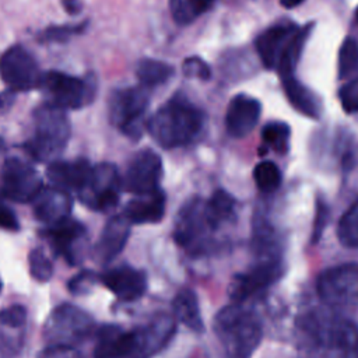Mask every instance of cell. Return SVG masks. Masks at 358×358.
<instances>
[{
  "mask_svg": "<svg viewBox=\"0 0 358 358\" xmlns=\"http://www.w3.org/2000/svg\"><path fill=\"white\" fill-rule=\"evenodd\" d=\"M206 116L186 96L175 95L166 101L147 122V130L162 148L187 145L201 133Z\"/></svg>",
  "mask_w": 358,
  "mask_h": 358,
  "instance_id": "cell-1",
  "label": "cell"
},
{
  "mask_svg": "<svg viewBox=\"0 0 358 358\" xmlns=\"http://www.w3.org/2000/svg\"><path fill=\"white\" fill-rule=\"evenodd\" d=\"M301 329L323 358H358V327L348 319L312 310L301 319Z\"/></svg>",
  "mask_w": 358,
  "mask_h": 358,
  "instance_id": "cell-2",
  "label": "cell"
},
{
  "mask_svg": "<svg viewBox=\"0 0 358 358\" xmlns=\"http://www.w3.org/2000/svg\"><path fill=\"white\" fill-rule=\"evenodd\" d=\"M214 333L231 358H250L262 341L259 316L235 302L224 306L213 320Z\"/></svg>",
  "mask_w": 358,
  "mask_h": 358,
  "instance_id": "cell-3",
  "label": "cell"
},
{
  "mask_svg": "<svg viewBox=\"0 0 358 358\" xmlns=\"http://www.w3.org/2000/svg\"><path fill=\"white\" fill-rule=\"evenodd\" d=\"M70 131L64 109L45 102L34 110V131L24 147L35 161L52 162L66 148Z\"/></svg>",
  "mask_w": 358,
  "mask_h": 358,
  "instance_id": "cell-4",
  "label": "cell"
},
{
  "mask_svg": "<svg viewBox=\"0 0 358 358\" xmlns=\"http://www.w3.org/2000/svg\"><path fill=\"white\" fill-rule=\"evenodd\" d=\"M312 25H275L256 39V50L262 63L270 70L294 69L301 57Z\"/></svg>",
  "mask_w": 358,
  "mask_h": 358,
  "instance_id": "cell-5",
  "label": "cell"
},
{
  "mask_svg": "<svg viewBox=\"0 0 358 358\" xmlns=\"http://www.w3.org/2000/svg\"><path fill=\"white\" fill-rule=\"evenodd\" d=\"M218 228L213 224L207 208L206 199L193 197L179 210L175 225V242L190 253H204L214 245V234Z\"/></svg>",
  "mask_w": 358,
  "mask_h": 358,
  "instance_id": "cell-6",
  "label": "cell"
},
{
  "mask_svg": "<svg viewBox=\"0 0 358 358\" xmlns=\"http://www.w3.org/2000/svg\"><path fill=\"white\" fill-rule=\"evenodd\" d=\"M38 88L45 94L46 102L62 109H78L90 105L96 94L94 76L74 77L62 71L42 73Z\"/></svg>",
  "mask_w": 358,
  "mask_h": 358,
  "instance_id": "cell-7",
  "label": "cell"
},
{
  "mask_svg": "<svg viewBox=\"0 0 358 358\" xmlns=\"http://www.w3.org/2000/svg\"><path fill=\"white\" fill-rule=\"evenodd\" d=\"M95 323L91 315L71 303L56 306L43 326V337L49 344L76 347L84 343L94 331Z\"/></svg>",
  "mask_w": 358,
  "mask_h": 358,
  "instance_id": "cell-8",
  "label": "cell"
},
{
  "mask_svg": "<svg viewBox=\"0 0 358 358\" xmlns=\"http://www.w3.org/2000/svg\"><path fill=\"white\" fill-rule=\"evenodd\" d=\"M150 94L143 87H127L112 92L109 98L110 123L130 138H138L144 127Z\"/></svg>",
  "mask_w": 358,
  "mask_h": 358,
  "instance_id": "cell-9",
  "label": "cell"
},
{
  "mask_svg": "<svg viewBox=\"0 0 358 358\" xmlns=\"http://www.w3.org/2000/svg\"><path fill=\"white\" fill-rule=\"evenodd\" d=\"M316 291L327 306H358V263H344L326 268L317 277Z\"/></svg>",
  "mask_w": 358,
  "mask_h": 358,
  "instance_id": "cell-10",
  "label": "cell"
},
{
  "mask_svg": "<svg viewBox=\"0 0 358 358\" xmlns=\"http://www.w3.org/2000/svg\"><path fill=\"white\" fill-rule=\"evenodd\" d=\"M122 189V178L116 166L109 162H102L92 166L87 182L77 193L85 207L106 213L116 207Z\"/></svg>",
  "mask_w": 358,
  "mask_h": 358,
  "instance_id": "cell-11",
  "label": "cell"
},
{
  "mask_svg": "<svg viewBox=\"0 0 358 358\" xmlns=\"http://www.w3.org/2000/svg\"><path fill=\"white\" fill-rule=\"evenodd\" d=\"M282 275V264L275 252L259 253V260L253 267L232 277L228 294L234 302H243L260 294Z\"/></svg>",
  "mask_w": 358,
  "mask_h": 358,
  "instance_id": "cell-12",
  "label": "cell"
},
{
  "mask_svg": "<svg viewBox=\"0 0 358 358\" xmlns=\"http://www.w3.org/2000/svg\"><path fill=\"white\" fill-rule=\"evenodd\" d=\"M43 187L36 169L18 157L4 159L0 169V190L15 203H29Z\"/></svg>",
  "mask_w": 358,
  "mask_h": 358,
  "instance_id": "cell-13",
  "label": "cell"
},
{
  "mask_svg": "<svg viewBox=\"0 0 358 358\" xmlns=\"http://www.w3.org/2000/svg\"><path fill=\"white\" fill-rule=\"evenodd\" d=\"M0 76L11 91H29L39 85L42 73L34 56L15 45L0 56Z\"/></svg>",
  "mask_w": 358,
  "mask_h": 358,
  "instance_id": "cell-14",
  "label": "cell"
},
{
  "mask_svg": "<svg viewBox=\"0 0 358 358\" xmlns=\"http://www.w3.org/2000/svg\"><path fill=\"white\" fill-rule=\"evenodd\" d=\"M161 178V157L155 151L144 148L136 152L129 161L122 178V187L134 196L145 194L159 189Z\"/></svg>",
  "mask_w": 358,
  "mask_h": 358,
  "instance_id": "cell-15",
  "label": "cell"
},
{
  "mask_svg": "<svg viewBox=\"0 0 358 358\" xmlns=\"http://www.w3.org/2000/svg\"><path fill=\"white\" fill-rule=\"evenodd\" d=\"M43 235L55 255L63 257L70 266H76L84 259L88 234L85 225L80 221L67 217L56 224L46 225Z\"/></svg>",
  "mask_w": 358,
  "mask_h": 358,
  "instance_id": "cell-16",
  "label": "cell"
},
{
  "mask_svg": "<svg viewBox=\"0 0 358 358\" xmlns=\"http://www.w3.org/2000/svg\"><path fill=\"white\" fill-rule=\"evenodd\" d=\"M175 319L166 313H158L145 324L133 330V358H150L159 352L175 334Z\"/></svg>",
  "mask_w": 358,
  "mask_h": 358,
  "instance_id": "cell-17",
  "label": "cell"
},
{
  "mask_svg": "<svg viewBox=\"0 0 358 358\" xmlns=\"http://www.w3.org/2000/svg\"><path fill=\"white\" fill-rule=\"evenodd\" d=\"M102 284L120 301L133 302L147 291V275L144 271L123 264L112 267L101 274Z\"/></svg>",
  "mask_w": 358,
  "mask_h": 358,
  "instance_id": "cell-18",
  "label": "cell"
},
{
  "mask_svg": "<svg viewBox=\"0 0 358 358\" xmlns=\"http://www.w3.org/2000/svg\"><path fill=\"white\" fill-rule=\"evenodd\" d=\"M262 113V103L246 94L235 95L227 108L225 127L235 138L246 137L257 124Z\"/></svg>",
  "mask_w": 358,
  "mask_h": 358,
  "instance_id": "cell-19",
  "label": "cell"
},
{
  "mask_svg": "<svg viewBox=\"0 0 358 358\" xmlns=\"http://www.w3.org/2000/svg\"><path fill=\"white\" fill-rule=\"evenodd\" d=\"M32 204L35 218L46 225H52L70 215L73 200L67 190L52 185L42 187L32 200Z\"/></svg>",
  "mask_w": 358,
  "mask_h": 358,
  "instance_id": "cell-20",
  "label": "cell"
},
{
  "mask_svg": "<svg viewBox=\"0 0 358 358\" xmlns=\"http://www.w3.org/2000/svg\"><path fill=\"white\" fill-rule=\"evenodd\" d=\"M133 347V330L126 331L117 324H103L95 330L94 358L131 357Z\"/></svg>",
  "mask_w": 358,
  "mask_h": 358,
  "instance_id": "cell-21",
  "label": "cell"
},
{
  "mask_svg": "<svg viewBox=\"0 0 358 358\" xmlns=\"http://www.w3.org/2000/svg\"><path fill=\"white\" fill-rule=\"evenodd\" d=\"M92 165L85 158L76 159H55L49 162L46 176L53 186L64 190H80L87 182Z\"/></svg>",
  "mask_w": 358,
  "mask_h": 358,
  "instance_id": "cell-22",
  "label": "cell"
},
{
  "mask_svg": "<svg viewBox=\"0 0 358 358\" xmlns=\"http://www.w3.org/2000/svg\"><path fill=\"white\" fill-rule=\"evenodd\" d=\"M130 225L123 214L108 220L94 250L98 262L109 263L123 250L130 235Z\"/></svg>",
  "mask_w": 358,
  "mask_h": 358,
  "instance_id": "cell-23",
  "label": "cell"
},
{
  "mask_svg": "<svg viewBox=\"0 0 358 358\" xmlns=\"http://www.w3.org/2000/svg\"><path fill=\"white\" fill-rule=\"evenodd\" d=\"M165 203L166 199L161 189L137 194L126 204L123 215L130 224H155L159 222L165 214Z\"/></svg>",
  "mask_w": 358,
  "mask_h": 358,
  "instance_id": "cell-24",
  "label": "cell"
},
{
  "mask_svg": "<svg viewBox=\"0 0 358 358\" xmlns=\"http://www.w3.org/2000/svg\"><path fill=\"white\" fill-rule=\"evenodd\" d=\"M284 92L289 103L302 115L317 119L322 113V103L315 92H312L306 85L298 81L294 74L281 78Z\"/></svg>",
  "mask_w": 358,
  "mask_h": 358,
  "instance_id": "cell-25",
  "label": "cell"
},
{
  "mask_svg": "<svg viewBox=\"0 0 358 358\" xmlns=\"http://www.w3.org/2000/svg\"><path fill=\"white\" fill-rule=\"evenodd\" d=\"M172 309L175 319L182 322L190 330L201 331L204 329L197 295L190 288H183L175 295Z\"/></svg>",
  "mask_w": 358,
  "mask_h": 358,
  "instance_id": "cell-26",
  "label": "cell"
},
{
  "mask_svg": "<svg viewBox=\"0 0 358 358\" xmlns=\"http://www.w3.org/2000/svg\"><path fill=\"white\" fill-rule=\"evenodd\" d=\"M206 208L218 229L222 225L235 221L236 201L225 190H215L208 199H206Z\"/></svg>",
  "mask_w": 358,
  "mask_h": 358,
  "instance_id": "cell-27",
  "label": "cell"
},
{
  "mask_svg": "<svg viewBox=\"0 0 358 358\" xmlns=\"http://www.w3.org/2000/svg\"><path fill=\"white\" fill-rule=\"evenodd\" d=\"M172 74L173 67L171 64L155 59H141L136 66V76L145 88L166 83Z\"/></svg>",
  "mask_w": 358,
  "mask_h": 358,
  "instance_id": "cell-28",
  "label": "cell"
},
{
  "mask_svg": "<svg viewBox=\"0 0 358 358\" xmlns=\"http://www.w3.org/2000/svg\"><path fill=\"white\" fill-rule=\"evenodd\" d=\"M214 3L215 0H169V10L179 25H187L208 11Z\"/></svg>",
  "mask_w": 358,
  "mask_h": 358,
  "instance_id": "cell-29",
  "label": "cell"
},
{
  "mask_svg": "<svg viewBox=\"0 0 358 358\" xmlns=\"http://www.w3.org/2000/svg\"><path fill=\"white\" fill-rule=\"evenodd\" d=\"M337 238L347 248H358V199L340 217Z\"/></svg>",
  "mask_w": 358,
  "mask_h": 358,
  "instance_id": "cell-30",
  "label": "cell"
},
{
  "mask_svg": "<svg viewBox=\"0 0 358 358\" xmlns=\"http://www.w3.org/2000/svg\"><path fill=\"white\" fill-rule=\"evenodd\" d=\"M291 130L285 122H268L262 129V140L278 154L288 152Z\"/></svg>",
  "mask_w": 358,
  "mask_h": 358,
  "instance_id": "cell-31",
  "label": "cell"
},
{
  "mask_svg": "<svg viewBox=\"0 0 358 358\" xmlns=\"http://www.w3.org/2000/svg\"><path fill=\"white\" fill-rule=\"evenodd\" d=\"M253 179L260 192L273 193L280 187L282 175L274 162L262 161L253 169Z\"/></svg>",
  "mask_w": 358,
  "mask_h": 358,
  "instance_id": "cell-32",
  "label": "cell"
},
{
  "mask_svg": "<svg viewBox=\"0 0 358 358\" xmlns=\"http://www.w3.org/2000/svg\"><path fill=\"white\" fill-rule=\"evenodd\" d=\"M358 70V42L354 38H345L338 52V76L347 78Z\"/></svg>",
  "mask_w": 358,
  "mask_h": 358,
  "instance_id": "cell-33",
  "label": "cell"
},
{
  "mask_svg": "<svg viewBox=\"0 0 358 358\" xmlns=\"http://www.w3.org/2000/svg\"><path fill=\"white\" fill-rule=\"evenodd\" d=\"M29 274L39 282H46L53 275V264L41 248H35L28 255Z\"/></svg>",
  "mask_w": 358,
  "mask_h": 358,
  "instance_id": "cell-34",
  "label": "cell"
},
{
  "mask_svg": "<svg viewBox=\"0 0 358 358\" xmlns=\"http://www.w3.org/2000/svg\"><path fill=\"white\" fill-rule=\"evenodd\" d=\"M98 281V277L91 270H81L74 277H71L67 282V289L73 295H87L90 294L95 284Z\"/></svg>",
  "mask_w": 358,
  "mask_h": 358,
  "instance_id": "cell-35",
  "label": "cell"
},
{
  "mask_svg": "<svg viewBox=\"0 0 358 358\" xmlns=\"http://www.w3.org/2000/svg\"><path fill=\"white\" fill-rule=\"evenodd\" d=\"M87 27V21L80 25H62V27H49L42 32V41L46 42H64L70 36L83 32Z\"/></svg>",
  "mask_w": 358,
  "mask_h": 358,
  "instance_id": "cell-36",
  "label": "cell"
},
{
  "mask_svg": "<svg viewBox=\"0 0 358 358\" xmlns=\"http://www.w3.org/2000/svg\"><path fill=\"white\" fill-rule=\"evenodd\" d=\"M343 109L347 113L358 112V77L347 81L338 91Z\"/></svg>",
  "mask_w": 358,
  "mask_h": 358,
  "instance_id": "cell-37",
  "label": "cell"
},
{
  "mask_svg": "<svg viewBox=\"0 0 358 358\" xmlns=\"http://www.w3.org/2000/svg\"><path fill=\"white\" fill-rule=\"evenodd\" d=\"M182 70H183V74L190 78H199V80L206 81L211 77L210 66L197 56L185 59L183 64H182Z\"/></svg>",
  "mask_w": 358,
  "mask_h": 358,
  "instance_id": "cell-38",
  "label": "cell"
},
{
  "mask_svg": "<svg viewBox=\"0 0 358 358\" xmlns=\"http://www.w3.org/2000/svg\"><path fill=\"white\" fill-rule=\"evenodd\" d=\"M27 320V309L20 303L10 305L0 310V323L7 327H21Z\"/></svg>",
  "mask_w": 358,
  "mask_h": 358,
  "instance_id": "cell-39",
  "label": "cell"
},
{
  "mask_svg": "<svg viewBox=\"0 0 358 358\" xmlns=\"http://www.w3.org/2000/svg\"><path fill=\"white\" fill-rule=\"evenodd\" d=\"M38 358H84L83 354L73 345L49 344L39 352Z\"/></svg>",
  "mask_w": 358,
  "mask_h": 358,
  "instance_id": "cell-40",
  "label": "cell"
},
{
  "mask_svg": "<svg viewBox=\"0 0 358 358\" xmlns=\"http://www.w3.org/2000/svg\"><path fill=\"white\" fill-rule=\"evenodd\" d=\"M0 228L6 231H18L20 222L14 211L0 199Z\"/></svg>",
  "mask_w": 358,
  "mask_h": 358,
  "instance_id": "cell-41",
  "label": "cell"
},
{
  "mask_svg": "<svg viewBox=\"0 0 358 358\" xmlns=\"http://www.w3.org/2000/svg\"><path fill=\"white\" fill-rule=\"evenodd\" d=\"M326 215H327V208L323 203H320L317 206V215H316V224H315V234H313V239H317L322 234V228H323V222L326 220Z\"/></svg>",
  "mask_w": 358,
  "mask_h": 358,
  "instance_id": "cell-42",
  "label": "cell"
},
{
  "mask_svg": "<svg viewBox=\"0 0 358 358\" xmlns=\"http://www.w3.org/2000/svg\"><path fill=\"white\" fill-rule=\"evenodd\" d=\"M62 4L66 10V13H69L70 15H76L81 11L83 4L81 0H62Z\"/></svg>",
  "mask_w": 358,
  "mask_h": 358,
  "instance_id": "cell-43",
  "label": "cell"
},
{
  "mask_svg": "<svg viewBox=\"0 0 358 358\" xmlns=\"http://www.w3.org/2000/svg\"><path fill=\"white\" fill-rule=\"evenodd\" d=\"M13 101H14V95H13L11 90L6 91V92H1L0 94V113L7 112L11 108Z\"/></svg>",
  "mask_w": 358,
  "mask_h": 358,
  "instance_id": "cell-44",
  "label": "cell"
},
{
  "mask_svg": "<svg viewBox=\"0 0 358 358\" xmlns=\"http://www.w3.org/2000/svg\"><path fill=\"white\" fill-rule=\"evenodd\" d=\"M280 3H281V6H284L287 8H292V7H296L301 3H303V0H280Z\"/></svg>",
  "mask_w": 358,
  "mask_h": 358,
  "instance_id": "cell-45",
  "label": "cell"
},
{
  "mask_svg": "<svg viewBox=\"0 0 358 358\" xmlns=\"http://www.w3.org/2000/svg\"><path fill=\"white\" fill-rule=\"evenodd\" d=\"M4 148V143H3V140L0 138V151Z\"/></svg>",
  "mask_w": 358,
  "mask_h": 358,
  "instance_id": "cell-46",
  "label": "cell"
},
{
  "mask_svg": "<svg viewBox=\"0 0 358 358\" xmlns=\"http://www.w3.org/2000/svg\"><path fill=\"white\" fill-rule=\"evenodd\" d=\"M355 18H357V21H358V8H357V13H355Z\"/></svg>",
  "mask_w": 358,
  "mask_h": 358,
  "instance_id": "cell-47",
  "label": "cell"
},
{
  "mask_svg": "<svg viewBox=\"0 0 358 358\" xmlns=\"http://www.w3.org/2000/svg\"><path fill=\"white\" fill-rule=\"evenodd\" d=\"M0 291H1V280H0Z\"/></svg>",
  "mask_w": 358,
  "mask_h": 358,
  "instance_id": "cell-48",
  "label": "cell"
}]
</instances>
